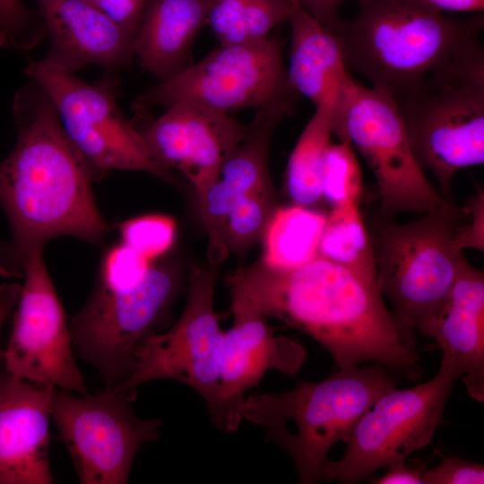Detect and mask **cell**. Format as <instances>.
I'll use <instances>...</instances> for the list:
<instances>
[{
    "instance_id": "cell-1",
    "label": "cell",
    "mask_w": 484,
    "mask_h": 484,
    "mask_svg": "<svg viewBox=\"0 0 484 484\" xmlns=\"http://www.w3.org/2000/svg\"><path fill=\"white\" fill-rule=\"evenodd\" d=\"M226 281L240 287L265 317L312 337L338 367L373 362L412 381L423 373L415 339L394 321L376 279L315 255L287 269L258 262Z\"/></svg>"
},
{
    "instance_id": "cell-2",
    "label": "cell",
    "mask_w": 484,
    "mask_h": 484,
    "mask_svg": "<svg viewBox=\"0 0 484 484\" xmlns=\"http://www.w3.org/2000/svg\"><path fill=\"white\" fill-rule=\"evenodd\" d=\"M12 114L16 143L0 162V205L12 232L3 276L22 277L27 255L51 238L99 244L109 226L95 202L90 170L44 90L30 79L14 94Z\"/></svg>"
},
{
    "instance_id": "cell-3",
    "label": "cell",
    "mask_w": 484,
    "mask_h": 484,
    "mask_svg": "<svg viewBox=\"0 0 484 484\" xmlns=\"http://www.w3.org/2000/svg\"><path fill=\"white\" fill-rule=\"evenodd\" d=\"M337 36L348 69L393 100L483 65L480 13L458 17L425 0H355Z\"/></svg>"
},
{
    "instance_id": "cell-4",
    "label": "cell",
    "mask_w": 484,
    "mask_h": 484,
    "mask_svg": "<svg viewBox=\"0 0 484 484\" xmlns=\"http://www.w3.org/2000/svg\"><path fill=\"white\" fill-rule=\"evenodd\" d=\"M397 379L382 365L339 367L319 382L245 399L242 419L265 428L266 441L291 458L300 483L323 480L331 448L345 442L358 421Z\"/></svg>"
},
{
    "instance_id": "cell-5",
    "label": "cell",
    "mask_w": 484,
    "mask_h": 484,
    "mask_svg": "<svg viewBox=\"0 0 484 484\" xmlns=\"http://www.w3.org/2000/svg\"><path fill=\"white\" fill-rule=\"evenodd\" d=\"M466 213L455 202L407 223L382 217L368 229L377 280L399 327L427 337L447 302L463 251L458 234Z\"/></svg>"
},
{
    "instance_id": "cell-6",
    "label": "cell",
    "mask_w": 484,
    "mask_h": 484,
    "mask_svg": "<svg viewBox=\"0 0 484 484\" xmlns=\"http://www.w3.org/2000/svg\"><path fill=\"white\" fill-rule=\"evenodd\" d=\"M333 129L338 141L349 142L373 172L380 217L422 215L448 203L418 162L391 97L350 75L333 103Z\"/></svg>"
},
{
    "instance_id": "cell-7",
    "label": "cell",
    "mask_w": 484,
    "mask_h": 484,
    "mask_svg": "<svg viewBox=\"0 0 484 484\" xmlns=\"http://www.w3.org/2000/svg\"><path fill=\"white\" fill-rule=\"evenodd\" d=\"M420 167L448 203L453 180L484 162V65L424 85L394 100Z\"/></svg>"
},
{
    "instance_id": "cell-8",
    "label": "cell",
    "mask_w": 484,
    "mask_h": 484,
    "mask_svg": "<svg viewBox=\"0 0 484 484\" xmlns=\"http://www.w3.org/2000/svg\"><path fill=\"white\" fill-rule=\"evenodd\" d=\"M177 290L173 267L151 263L135 284L97 282L69 328L73 349L98 371L106 386L119 385L128 377L136 350L160 333Z\"/></svg>"
},
{
    "instance_id": "cell-9",
    "label": "cell",
    "mask_w": 484,
    "mask_h": 484,
    "mask_svg": "<svg viewBox=\"0 0 484 484\" xmlns=\"http://www.w3.org/2000/svg\"><path fill=\"white\" fill-rule=\"evenodd\" d=\"M462 376L455 364L442 358L437 373L428 381L383 393L345 440L343 456L327 462L323 480L358 483L428 446L444 422L454 382Z\"/></svg>"
},
{
    "instance_id": "cell-10",
    "label": "cell",
    "mask_w": 484,
    "mask_h": 484,
    "mask_svg": "<svg viewBox=\"0 0 484 484\" xmlns=\"http://www.w3.org/2000/svg\"><path fill=\"white\" fill-rule=\"evenodd\" d=\"M25 73L51 99L93 181L111 170L142 171L171 181L170 173L155 160L139 129L117 106V81L113 74L88 83L73 73L47 69L35 60L29 61Z\"/></svg>"
},
{
    "instance_id": "cell-11",
    "label": "cell",
    "mask_w": 484,
    "mask_h": 484,
    "mask_svg": "<svg viewBox=\"0 0 484 484\" xmlns=\"http://www.w3.org/2000/svg\"><path fill=\"white\" fill-rule=\"evenodd\" d=\"M136 395L113 386L95 394L55 387L50 411L82 484H125L142 445L160 436V419L137 417Z\"/></svg>"
},
{
    "instance_id": "cell-12",
    "label": "cell",
    "mask_w": 484,
    "mask_h": 484,
    "mask_svg": "<svg viewBox=\"0 0 484 484\" xmlns=\"http://www.w3.org/2000/svg\"><path fill=\"white\" fill-rule=\"evenodd\" d=\"M279 41L270 36L241 44L220 46L173 77L158 82L134 101L139 113L192 102L228 113L260 108L292 97Z\"/></svg>"
},
{
    "instance_id": "cell-13",
    "label": "cell",
    "mask_w": 484,
    "mask_h": 484,
    "mask_svg": "<svg viewBox=\"0 0 484 484\" xmlns=\"http://www.w3.org/2000/svg\"><path fill=\"white\" fill-rule=\"evenodd\" d=\"M218 265H193L185 309L167 332L146 338L134 354V367L119 385L136 395L141 385L172 379L195 390L204 400L210 418L220 393V362L223 332L214 309Z\"/></svg>"
},
{
    "instance_id": "cell-14",
    "label": "cell",
    "mask_w": 484,
    "mask_h": 484,
    "mask_svg": "<svg viewBox=\"0 0 484 484\" xmlns=\"http://www.w3.org/2000/svg\"><path fill=\"white\" fill-rule=\"evenodd\" d=\"M23 276L9 340L0 351V365L4 371L35 385L86 393L69 324L44 263L43 250L27 255Z\"/></svg>"
},
{
    "instance_id": "cell-15",
    "label": "cell",
    "mask_w": 484,
    "mask_h": 484,
    "mask_svg": "<svg viewBox=\"0 0 484 484\" xmlns=\"http://www.w3.org/2000/svg\"><path fill=\"white\" fill-rule=\"evenodd\" d=\"M227 284L234 321L223 332L220 393L211 419L220 430L229 433L236 431L242 420L245 393L268 370L296 376L306 360V351L298 341L275 336L267 317L241 288L230 281Z\"/></svg>"
},
{
    "instance_id": "cell-16",
    "label": "cell",
    "mask_w": 484,
    "mask_h": 484,
    "mask_svg": "<svg viewBox=\"0 0 484 484\" xmlns=\"http://www.w3.org/2000/svg\"><path fill=\"white\" fill-rule=\"evenodd\" d=\"M248 126L228 113L192 102H178L139 129L155 160L177 169L201 193L216 178Z\"/></svg>"
},
{
    "instance_id": "cell-17",
    "label": "cell",
    "mask_w": 484,
    "mask_h": 484,
    "mask_svg": "<svg viewBox=\"0 0 484 484\" xmlns=\"http://www.w3.org/2000/svg\"><path fill=\"white\" fill-rule=\"evenodd\" d=\"M49 48L39 63L47 69L74 73L94 65L110 72L134 57V38L86 0H35Z\"/></svg>"
},
{
    "instance_id": "cell-18",
    "label": "cell",
    "mask_w": 484,
    "mask_h": 484,
    "mask_svg": "<svg viewBox=\"0 0 484 484\" xmlns=\"http://www.w3.org/2000/svg\"><path fill=\"white\" fill-rule=\"evenodd\" d=\"M292 98L279 99L257 109L241 143L222 164L218 176L197 194L208 236L209 264L219 265L228 256L222 227L228 213L246 195L273 188L269 168L271 139Z\"/></svg>"
},
{
    "instance_id": "cell-19",
    "label": "cell",
    "mask_w": 484,
    "mask_h": 484,
    "mask_svg": "<svg viewBox=\"0 0 484 484\" xmlns=\"http://www.w3.org/2000/svg\"><path fill=\"white\" fill-rule=\"evenodd\" d=\"M55 386L0 374V484H50V405Z\"/></svg>"
},
{
    "instance_id": "cell-20",
    "label": "cell",
    "mask_w": 484,
    "mask_h": 484,
    "mask_svg": "<svg viewBox=\"0 0 484 484\" xmlns=\"http://www.w3.org/2000/svg\"><path fill=\"white\" fill-rule=\"evenodd\" d=\"M430 338L462 373L468 393L484 401V274L462 254L447 302Z\"/></svg>"
},
{
    "instance_id": "cell-21",
    "label": "cell",
    "mask_w": 484,
    "mask_h": 484,
    "mask_svg": "<svg viewBox=\"0 0 484 484\" xmlns=\"http://www.w3.org/2000/svg\"><path fill=\"white\" fill-rule=\"evenodd\" d=\"M210 0H147L134 39V57L158 82L187 67L193 41L207 20Z\"/></svg>"
},
{
    "instance_id": "cell-22",
    "label": "cell",
    "mask_w": 484,
    "mask_h": 484,
    "mask_svg": "<svg viewBox=\"0 0 484 484\" xmlns=\"http://www.w3.org/2000/svg\"><path fill=\"white\" fill-rule=\"evenodd\" d=\"M288 22L291 44L289 83L295 92L316 108L329 95L339 92L350 75L338 36L290 0Z\"/></svg>"
},
{
    "instance_id": "cell-23",
    "label": "cell",
    "mask_w": 484,
    "mask_h": 484,
    "mask_svg": "<svg viewBox=\"0 0 484 484\" xmlns=\"http://www.w3.org/2000/svg\"><path fill=\"white\" fill-rule=\"evenodd\" d=\"M338 92L329 95L315 110L290 156L285 186L295 205L308 207L322 199L321 171L333 143V108Z\"/></svg>"
},
{
    "instance_id": "cell-24",
    "label": "cell",
    "mask_w": 484,
    "mask_h": 484,
    "mask_svg": "<svg viewBox=\"0 0 484 484\" xmlns=\"http://www.w3.org/2000/svg\"><path fill=\"white\" fill-rule=\"evenodd\" d=\"M325 216L294 205L277 208L263 235L261 263L272 269L300 265L315 255Z\"/></svg>"
},
{
    "instance_id": "cell-25",
    "label": "cell",
    "mask_w": 484,
    "mask_h": 484,
    "mask_svg": "<svg viewBox=\"0 0 484 484\" xmlns=\"http://www.w3.org/2000/svg\"><path fill=\"white\" fill-rule=\"evenodd\" d=\"M315 255L377 280L373 245L359 203L332 207Z\"/></svg>"
},
{
    "instance_id": "cell-26",
    "label": "cell",
    "mask_w": 484,
    "mask_h": 484,
    "mask_svg": "<svg viewBox=\"0 0 484 484\" xmlns=\"http://www.w3.org/2000/svg\"><path fill=\"white\" fill-rule=\"evenodd\" d=\"M273 188L252 193L243 197L228 213L222 227V241L228 253L244 256L262 240L273 214Z\"/></svg>"
},
{
    "instance_id": "cell-27",
    "label": "cell",
    "mask_w": 484,
    "mask_h": 484,
    "mask_svg": "<svg viewBox=\"0 0 484 484\" xmlns=\"http://www.w3.org/2000/svg\"><path fill=\"white\" fill-rule=\"evenodd\" d=\"M362 186V174L353 147L347 141L332 143L325 151L321 171L322 198L332 207L359 203Z\"/></svg>"
},
{
    "instance_id": "cell-28",
    "label": "cell",
    "mask_w": 484,
    "mask_h": 484,
    "mask_svg": "<svg viewBox=\"0 0 484 484\" xmlns=\"http://www.w3.org/2000/svg\"><path fill=\"white\" fill-rule=\"evenodd\" d=\"M175 230L174 220L159 214L133 218L119 225L122 243L150 261L169 249L174 240Z\"/></svg>"
},
{
    "instance_id": "cell-29",
    "label": "cell",
    "mask_w": 484,
    "mask_h": 484,
    "mask_svg": "<svg viewBox=\"0 0 484 484\" xmlns=\"http://www.w3.org/2000/svg\"><path fill=\"white\" fill-rule=\"evenodd\" d=\"M45 35L22 0H0V48L26 52Z\"/></svg>"
},
{
    "instance_id": "cell-30",
    "label": "cell",
    "mask_w": 484,
    "mask_h": 484,
    "mask_svg": "<svg viewBox=\"0 0 484 484\" xmlns=\"http://www.w3.org/2000/svg\"><path fill=\"white\" fill-rule=\"evenodd\" d=\"M151 261L122 243L105 255L98 281L114 287L130 286L145 275Z\"/></svg>"
},
{
    "instance_id": "cell-31",
    "label": "cell",
    "mask_w": 484,
    "mask_h": 484,
    "mask_svg": "<svg viewBox=\"0 0 484 484\" xmlns=\"http://www.w3.org/2000/svg\"><path fill=\"white\" fill-rule=\"evenodd\" d=\"M244 4L245 0H210L206 22L220 46L250 41L245 23Z\"/></svg>"
},
{
    "instance_id": "cell-32",
    "label": "cell",
    "mask_w": 484,
    "mask_h": 484,
    "mask_svg": "<svg viewBox=\"0 0 484 484\" xmlns=\"http://www.w3.org/2000/svg\"><path fill=\"white\" fill-rule=\"evenodd\" d=\"M290 6V0H245V23L249 40L269 37L275 27L288 20Z\"/></svg>"
},
{
    "instance_id": "cell-33",
    "label": "cell",
    "mask_w": 484,
    "mask_h": 484,
    "mask_svg": "<svg viewBox=\"0 0 484 484\" xmlns=\"http://www.w3.org/2000/svg\"><path fill=\"white\" fill-rule=\"evenodd\" d=\"M424 484H482L484 465L462 458L449 456L423 472Z\"/></svg>"
},
{
    "instance_id": "cell-34",
    "label": "cell",
    "mask_w": 484,
    "mask_h": 484,
    "mask_svg": "<svg viewBox=\"0 0 484 484\" xmlns=\"http://www.w3.org/2000/svg\"><path fill=\"white\" fill-rule=\"evenodd\" d=\"M135 39L147 0H86Z\"/></svg>"
},
{
    "instance_id": "cell-35",
    "label": "cell",
    "mask_w": 484,
    "mask_h": 484,
    "mask_svg": "<svg viewBox=\"0 0 484 484\" xmlns=\"http://www.w3.org/2000/svg\"><path fill=\"white\" fill-rule=\"evenodd\" d=\"M466 218L458 234V246L465 249L484 250V193L479 190L462 208Z\"/></svg>"
},
{
    "instance_id": "cell-36",
    "label": "cell",
    "mask_w": 484,
    "mask_h": 484,
    "mask_svg": "<svg viewBox=\"0 0 484 484\" xmlns=\"http://www.w3.org/2000/svg\"><path fill=\"white\" fill-rule=\"evenodd\" d=\"M315 20L337 34L343 20L339 14L341 6L348 0H292Z\"/></svg>"
},
{
    "instance_id": "cell-37",
    "label": "cell",
    "mask_w": 484,
    "mask_h": 484,
    "mask_svg": "<svg viewBox=\"0 0 484 484\" xmlns=\"http://www.w3.org/2000/svg\"><path fill=\"white\" fill-rule=\"evenodd\" d=\"M425 466L408 465L403 462L391 465L387 471L376 479H370L373 484H424L423 472Z\"/></svg>"
},
{
    "instance_id": "cell-38",
    "label": "cell",
    "mask_w": 484,
    "mask_h": 484,
    "mask_svg": "<svg viewBox=\"0 0 484 484\" xmlns=\"http://www.w3.org/2000/svg\"><path fill=\"white\" fill-rule=\"evenodd\" d=\"M445 13H480L484 9V0H425Z\"/></svg>"
},
{
    "instance_id": "cell-39",
    "label": "cell",
    "mask_w": 484,
    "mask_h": 484,
    "mask_svg": "<svg viewBox=\"0 0 484 484\" xmlns=\"http://www.w3.org/2000/svg\"><path fill=\"white\" fill-rule=\"evenodd\" d=\"M22 286L19 283H4L0 285V332L4 320L16 307Z\"/></svg>"
},
{
    "instance_id": "cell-40",
    "label": "cell",
    "mask_w": 484,
    "mask_h": 484,
    "mask_svg": "<svg viewBox=\"0 0 484 484\" xmlns=\"http://www.w3.org/2000/svg\"><path fill=\"white\" fill-rule=\"evenodd\" d=\"M5 244H6V243L2 242V241L0 240V263H1V259H2L3 254H4V249Z\"/></svg>"
}]
</instances>
